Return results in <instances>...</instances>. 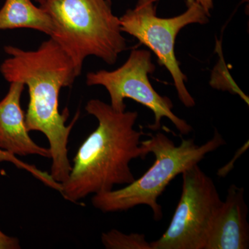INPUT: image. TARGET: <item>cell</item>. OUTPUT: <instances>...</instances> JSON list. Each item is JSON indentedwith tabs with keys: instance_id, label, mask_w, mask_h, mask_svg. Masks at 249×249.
<instances>
[{
	"instance_id": "10",
	"label": "cell",
	"mask_w": 249,
	"mask_h": 249,
	"mask_svg": "<svg viewBox=\"0 0 249 249\" xmlns=\"http://www.w3.org/2000/svg\"><path fill=\"white\" fill-rule=\"evenodd\" d=\"M31 29L50 36L53 22L42 6L37 7L31 0H6L0 9V30Z\"/></svg>"
},
{
	"instance_id": "7",
	"label": "cell",
	"mask_w": 249,
	"mask_h": 249,
	"mask_svg": "<svg viewBox=\"0 0 249 249\" xmlns=\"http://www.w3.org/2000/svg\"><path fill=\"white\" fill-rule=\"evenodd\" d=\"M155 69L149 51L134 49L127 61L114 71L100 70L88 73L86 83L89 86L104 87L109 93L111 107L116 111H125V98H130L149 108L155 114V122L147 126L152 130H159L161 119L167 118L180 133L186 135L193 131V127L174 114L171 100L159 94L149 80V75Z\"/></svg>"
},
{
	"instance_id": "4",
	"label": "cell",
	"mask_w": 249,
	"mask_h": 249,
	"mask_svg": "<svg viewBox=\"0 0 249 249\" xmlns=\"http://www.w3.org/2000/svg\"><path fill=\"white\" fill-rule=\"evenodd\" d=\"M149 135L150 139L142 141L141 144L155 155V163L142 178L124 188L94 195L91 203L95 209L108 213L146 205L152 210L153 219L160 221L163 214L158 199L168 184L188 168L198 164L210 152L226 144L217 130L211 140L201 145H196L193 139H183L177 145L161 132Z\"/></svg>"
},
{
	"instance_id": "12",
	"label": "cell",
	"mask_w": 249,
	"mask_h": 249,
	"mask_svg": "<svg viewBox=\"0 0 249 249\" xmlns=\"http://www.w3.org/2000/svg\"><path fill=\"white\" fill-rule=\"evenodd\" d=\"M21 249L19 241L15 237L6 235L0 229V249Z\"/></svg>"
},
{
	"instance_id": "1",
	"label": "cell",
	"mask_w": 249,
	"mask_h": 249,
	"mask_svg": "<svg viewBox=\"0 0 249 249\" xmlns=\"http://www.w3.org/2000/svg\"><path fill=\"white\" fill-rule=\"evenodd\" d=\"M4 52L9 57L0 65V72L10 83L20 82L28 87L26 126L29 132L45 134L52 160L51 177L58 183H64L71 170L67 147L69 137L80 113L66 125L69 110L65 109L62 114L59 111V95L62 88L71 86L78 76L76 68L51 37L36 50L8 45L5 46Z\"/></svg>"
},
{
	"instance_id": "3",
	"label": "cell",
	"mask_w": 249,
	"mask_h": 249,
	"mask_svg": "<svg viewBox=\"0 0 249 249\" xmlns=\"http://www.w3.org/2000/svg\"><path fill=\"white\" fill-rule=\"evenodd\" d=\"M40 6L53 22L49 37L71 59L78 76L88 56L111 65L127 49L110 0H48Z\"/></svg>"
},
{
	"instance_id": "14",
	"label": "cell",
	"mask_w": 249,
	"mask_h": 249,
	"mask_svg": "<svg viewBox=\"0 0 249 249\" xmlns=\"http://www.w3.org/2000/svg\"><path fill=\"white\" fill-rule=\"evenodd\" d=\"M35 1L36 2L39 3V4H40V6H42V5L45 4L48 0H35Z\"/></svg>"
},
{
	"instance_id": "11",
	"label": "cell",
	"mask_w": 249,
	"mask_h": 249,
	"mask_svg": "<svg viewBox=\"0 0 249 249\" xmlns=\"http://www.w3.org/2000/svg\"><path fill=\"white\" fill-rule=\"evenodd\" d=\"M101 242L107 249H152L144 234H124L116 229L103 232Z\"/></svg>"
},
{
	"instance_id": "2",
	"label": "cell",
	"mask_w": 249,
	"mask_h": 249,
	"mask_svg": "<svg viewBox=\"0 0 249 249\" xmlns=\"http://www.w3.org/2000/svg\"><path fill=\"white\" fill-rule=\"evenodd\" d=\"M85 110L98 124L78 148L68 178L60 184L62 196L71 202L133 182L129 163L150 154L141 144L145 134L134 129L137 111L119 112L98 99L88 101Z\"/></svg>"
},
{
	"instance_id": "13",
	"label": "cell",
	"mask_w": 249,
	"mask_h": 249,
	"mask_svg": "<svg viewBox=\"0 0 249 249\" xmlns=\"http://www.w3.org/2000/svg\"><path fill=\"white\" fill-rule=\"evenodd\" d=\"M156 2L159 0H155ZM196 2L200 5L204 11L210 16V11L213 8V0H186L187 6L193 3Z\"/></svg>"
},
{
	"instance_id": "9",
	"label": "cell",
	"mask_w": 249,
	"mask_h": 249,
	"mask_svg": "<svg viewBox=\"0 0 249 249\" xmlns=\"http://www.w3.org/2000/svg\"><path fill=\"white\" fill-rule=\"evenodd\" d=\"M24 85L13 82L0 101V150L9 155H38L51 158L49 149L36 144L29 135L20 100Z\"/></svg>"
},
{
	"instance_id": "8",
	"label": "cell",
	"mask_w": 249,
	"mask_h": 249,
	"mask_svg": "<svg viewBox=\"0 0 249 249\" xmlns=\"http://www.w3.org/2000/svg\"><path fill=\"white\" fill-rule=\"evenodd\" d=\"M245 190L232 184L217 210L204 249H248V207Z\"/></svg>"
},
{
	"instance_id": "5",
	"label": "cell",
	"mask_w": 249,
	"mask_h": 249,
	"mask_svg": "<svg viewBox=\"0 0 249 249\" xmlns=\"http://www.w3.org/2000/svg\"><path fill=\"white\" fill-rule=\"evenodd\" d=\"M155 0H139L120 19L121 31L136 37L155 53L159 63L170 72L180 101L186 107L196 106L188 91L187 77L181 71L175 55V42L179 31L191 24L209 22V15L196 2L188 5L183 14L170 18L158 17Z\"/></svg>"
},
{
	"instance_id": "6",
	"label": "cell",
	"mask_w": 249,
	"mask_h": 249,
	"mask_svg": "<svg viewBox=\"0 0 249 249\" xmlns=\"http://www.w3.org/2000/svg\"><path fill=\"white\" fill-rule=\"evenodd\" d=\"M182 192L169 227L152 249H204L213 221L222 204L213 180L199 165L183 172Z\"/></svg>"
}]
</instances>
